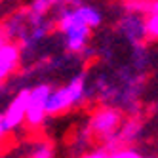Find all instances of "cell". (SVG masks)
<instances>
[{"mask_svg": "<svg viewBox=\"0 0 158 158\" xmlns=\"http://www.w3.org/2000/svg\"><path fill=\"white\" fill-rule=\"evenodd\" d=\"M53 21H55V31L61 36L63 50L67 53L74 55V57H84V59L94 57L95 52L89 46L94 29L82 19V15L78 14V10L74 6L65 4L57 8Z\"/></svg>", "mask_w": 158, "mask_h": 158, "instance_id": "1", "label": "cell"}, {"mask_svg": "<svg viewBox=\"0 0 158 158\" xmlns=\"http://www.w3.org/2000/svg\"><path fill=\"white\" fill-rule=\"evenodd\" d=\"M89 94V80L84 71L74 73L69 80L61 86H53L52 95L48 99V114L50 116H61L76 107L84 105Z\"/></svg>", "mask_w": 158, "mask_h": 158, "instance_id": "2", "label": "cell"}, {"mask_svg": "<svg viewBox=\"0 0 158 158\" xmlns=\"http://www.w3.org/2000/svg\"><path fill=\"white\" fill-rule=\"evenodd\" d=\"M124 124L122 110L112 107L109 103L97 107L88 118V133L95 137L97 141H103V145L110 143L114 139V135Z\"/></svg>", "mask_w": 158, "mask_h": 158, "instance_id": "3", "label": "cell"}, {"mask_svg": "<svg viewBox=\"0 0 158 158\" xmlns=\"http://www.w3.org/2000/svg\"><path fill=\"white\" fill-rule=\"evenodd\" d=\"M53 84L50 82H38L31 86V95H29V109H27V120L25 124L31 130L40 128L46 118H50L48 114V99L52 95Z\"/></svg>", "mask_w": 158, "mask_h": 158, "instance_id": "4", "label": "cell"}, {"mask_svg": "<svg viewBox=\"0 0 158 158\" xmlns=\"http://www.w3.org/2000/svg\"><path fill=\"white\" fill-rule=\"evenodd\" d=\"M29 95H31V86L21 88L14 94V97L8 101V105L4 107L2 114L6 120V126L12 131H17L27 120V109H29Z\"/></svg>", "mask_w": 158, "mask_h": 158, "instance_id": "5", "label": "cell"}, {"mask_svg": "<svg viewBox=\"0 0 158 158\" xmlns=\"http://www.w3.org/2000/svg\"><path fill=\"white\" fill-rule=\"evenodd\" d=\"M118 32L130 46H141L147 40V27H145V15L139 12H126L118 19Z\"/></svg>", "mask_w": 158, "mask_h": 158, "instance_id": "6", "label": "cell"}, {"mask_svg": "<svg viewBox=\"0 0 158 158\" xmlns=\"http://www.w3.org/2000/svg\"><path fill=\"white\" fill-rule=\"evenodd\" d=\"M21 63H23V50L19 42L6 40L4 44H0V88L19 71Z\"/></svg>", "mask_w": 158, "mask_h": 158, "instance_id": "7", "label": "cell"}, {"mask_svg": "<svg viewBox=\"0 0 158 158\" xmlns=\"http://www.w3.org/2000/svg\"><path fill=\"white\" fill-rule=\"evenodd\" d=\"M145 27H147V38L158 42V0H145Z\"/></svg>", "mask_w": 158, "mask_h": 158, "instance_id": "8", "label": "cell"}, {"mask_svg": "<svg viewBox=\"0 0 158 158\" xmlns=\"http://www.w3.org/2000/svg\"><path fill=\"white\" fill-rule=\"evenodd\" d=\"M74 8L78 10V14L82 15V19H84L86 23L94 29V31H95V29H99L101 25H103L105 15H103V12H101V8H99V6L89 4V2H80V4H76Z\"/></svg>", "mask_w": 158, "mask_h": 158, "instance_id": "9", "label": "cell"}, {"mask_svg": "<svg viewBox=\"0 0 158 158\" xmlns=\"http://www.w3.org/2000/svg\"><path fill=\"white\" fill-rule=\"evenodd\" d=\"M67 0H31L27 6V12L32 17H48L53 10L65 6Z\"/></svg>", "mask_w": 158, "mask_h": 158, "instance_id": "10", "label": "cell"}, {"mask_svg": "<svg viewBox=\"0 0 158 158\" xmlns=\"http://www.w3.org/2000/svg\"><path fill=\"white\" fill-rule=\"evenodd\" d=\"M107 158H156V156L143 154L139 149H135V147H131V145H120V147L110 149Z\"/></svg>", "mask_w": 158, "mask_h": 158, "instance_id": "11", "label": "cell"}, {"mask_svg": "<svg viewBox=\"0 0 158 158\" xmlns=\"http://www.w3.org/2000/svg\"><path fill=\"white\" fill-rule=\"evenodd\" d=\"M29 158H53V149L50 143H38Z\"/></svg>", "mask_w": 158, "mask_h": 158, "instance_id": "12", "label": "cell"}, {"mask_svg": "<svg viewBox=\"0 0 158 158\" xmlns=\"http://www.w3.org/2000/svg\"><path fill=\"white\" fill-rule=\"evenodd\" d=\"M109 156V149L103 145V147H97V149H92V151H88L80 156H76V158H107Z\"/></svg>", "mask_w": 158, "mask_h": 158, "instance_id": "13", "label": "cell"}, {"mask_svg": "<svg viewBox=\"0 0 158 158\" xmlns=\"http://www.w3.org/2000/svg\"><path fill=\"white\" fill-rule=\"evenodd\" d=\"M8 133H10V130H8V126H6L4 114H2V112H0V145L4 143V139L8 137Z\"/></svg>", "mask_w": 158, "mask_h": 158, "instance_id": "14", "label": "cell"}, {"mask_svg": "<svg viewBox=\"0 0 158 158\" xmlns=\"http://www.w3.org/2000/svg\"><path fill=\"white\" fill-rule=\"evenodd\" d=\"M8 38H6V31H4V23L0 21V44H4Z\"/></svg>", "mask_w": 158, "mask_h": 158, "instance_id": "15", "label": "cell"}]
</instances>
